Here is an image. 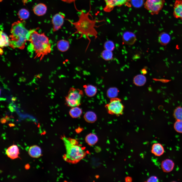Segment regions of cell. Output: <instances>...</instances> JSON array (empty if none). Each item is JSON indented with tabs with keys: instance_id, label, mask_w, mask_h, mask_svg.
<instances>
[{
	"instance_id": "30",
	"label": "cell",
	"mask_w": 182,
	"mask_h": 182,
	"mask_svg": "<svg viewBox=\"0 0 182 182\" xmlns=\"http://www.w3.org/2000/svg\"><path fill=\"white\" fill-rule=\"evenodd\" d=\"M174 128L178 132L182 133V120H177L174 124Z\"/></svg>"
},
{
	"instance_id": "40",
	"label": "cell",
	"mask_w": 182,
	"mask_h": 182,
	"mask_svg": "<svg viewBox=\"0 0 182 182\" xmlns=\"http://www.w3.org/2000/svg\"><path fill=\"white\" fill-rule=\"evenodd\" d=\"M9 126L10 127H14L15 126V124L13 123H10L8 124Z\"/></svg>"
},
{
	"instance_id": "9",
	"label": "cell",
	"mask_w": 182,
	"mask_h": 182,
	"mask_svg": "<svg viewBox=\"0 0 182 182\" xmlns=\"http://www.w3.org/2000/svg\"><path fill=\"white\" fill-rule=\"evenodd\" d=\"M124 43L128 45L134 44L136 40V37L133 33L127 31L124 33L122 37Z\"/></svg>"
},
{
	"instance_id": "13",
	"label": "cell",
	"mask_w": 182,
	"mask_h": 182,
	"mask_svg": "<svg viewBox=\"0 0 182 182\" xmlns=\"http://www.w3.org/2000/svg\"><path fill=\"white\" fill-rule=\"evenodd\" d=\"M151 152L155 156H159L162 155L164 153V148L160 143H155L152 145Z\"/></svg>"
},
{
	"instance_id": "2",
	"label": "cell",
	"mask_w": 182,
	"mask_h": 182,
	"mask_svg": "<svg viewBox=\"0 0 182 182\" xmlns=\"http://www.w3.org/2000/svg\"><path fill=\"white\" fill-rule=\"evenodd\" d=\"M90 9V10L87 12L85 13L81 10L79 16V19L77 21L72 22L69 21L76 29L75 33L80 34L81 36H85L89 41V36H94L95 38L97 37L98 32L95 27L96 26V23L98 21L96 19H92L89 18V15Z\"/></svg>"
},
{
	"instance_id": "22",
	"label": "cell",
	"mask_w": 182,
	"mask_h": 182,
	"mask_svg": "<svg viewBox=\"0 0 182 182\" xmlns=\"http://www.w3.org/2000/svg\"><path fill=\"white\" fill-rule=\"evenodd\" d=\"M105 3V6L103 10L106 12H109L116 6V0H104Z\"/></svg>"
},
{
	"instance_id": "21",
	"label": "cell",
	"mask_w": 182,
	"mask_h": 182,
	"mask_svg": "<svg viewBox=\"0 0 182 182\" xmlns=\"http://www.w3.org/2000/svg\"><path fill=\"white\" fill-rule=\"evenodd\" d=\"M82 112V109L78 106L72 107L69 113L70 116L73 118H77L80 117Z\"/></svg>"
},
{
	"instance_id": "33",
	"label": "cell",
	"mask_w": 182,
	"mask_h": 182,
	"mask_svg": "<svg viewBox=\"0 0 182 182\" xmlns=\"http://www.w3.org/2000/svg\"><path fill=\"white\" fill-rule=\"evenodd\" d=\"M157 178L155 176H152L150 177L147 180V182H157L158 181Z\"/></svg>"
},
{
	"instance_id": "34",
	"label": "cell",
	"mask_w": 182,
	"mask_h": 182,
	"mask_svg": "<svg viewBox=\"0 0 182 182\" xmlns=\"http://www.w3.org/2000/svg\"><path fill=\"white\" fill-rule=\"evenodd\" d=\"M125 180L126 182H131L132 181V179L131 177L128 176L125 178Z\"/></svg>"
},
{
	"instance_id": "1",
	"label": "cell",
	"mask_w": 182,
	"mask_h": 182,
	"mask_svg": "<svg viewBox=\"0 0 182 182\" xmlns=\"http://www.w3.org/2000/svg\"><path fill=\"white\" fill-rule=\"evenodd\" d=\"M25 22L17 21L12 25L9 35V46L14 49H24L27 41H28L30 31L25 27Z\"/></svg>"
},
{
	"instance_id": "12",
	"label": "cell",
	"mask_w": 182,
	"mask_h": 182,
	"mask_svg": "<svg viewBox=\"0 0 182 182\" xmlns=\"http://www.w3.org/2000/svg\"><path fill=\"white\" fill-rule=\"evenodd\" d=\"M6 152L8 156L12 159L19 157V149L16 145H13L9 147L6 150Z\"/></svg>"
},
{
	"instance_id": "25",
	"label": "cell",
	"mask_w": 182,
	"mask_h": 182,
	"mask_svg": "<svg viewBox=\"0 0 182 182\" xmlns=\"http://www.w3.org/2000/svg\"><path fill=\"white\" fill-rule=\"evenodd\" d=\"M29 11L24 8L20 10L17 14L18 17L21 20L27 19L29 16Z\"/></svg>"
},
{
	"instance_id": "31",
	"label": "cell",
	"mask_w": 182,
	"mask_h": 182,
	"mask_svg": "<svg viewBox=\"0 0 182 182\" xmlns=\"http://www.w3.org/2000/svg\"><path fill=\"white\" fill-rule=\"evenodd\" d=\"M130 2L134 7L139 8L142 5L144 1L143 0H131Z\"/></svg>"
},
{
	"instance_id": "35",
	"label": "cell",
	"mask_w": 182,
	"mask_h": 182,
	"mask_svg": "<svg viewBox=\"0 0 182 182\" xmlns=\"http://www.w3.org/2000/svg\"><path fill=\"white\" fill-rule=\"evenodd\" d=\"M63 2L68 3H71L75 2L77 0H61Z\"/></svg>"
},
{
	"instance_id": "10",
	"label": "cell",
	"mask_w": 182,
	"mask_h": 182,
	"mask_svg": "<svg viewBox=\"0 0 182 182\" xmlns=\"http://www.w3.org/2000/svg\"><path fill=\"white\" fill-rule=\"evenodd\" d=\"M173 15L176 18L182 20V0H176L174 4Z\"/></svg>"
},
{
	"instance_id": "6",
	"label": "cell",
	"mask_w": 182,
	"mask_h": 182,
	"mask_svg": "<svg viewBox=\"0 0 182 182\" xmlns=\"http://www.w3.org/2000/svg\"><path fill=\"white\" fill-rule=\"evenodd\" d=\"M108 112L111 115L118 116L123 113L124 106L121 100L116 97L110 99V102L105 106Z\"/></svg>"
},
{
	"instance_id": "18",
	"label": "cell",
	"mask_w": 182,
	"mask_h": 182,
	"mask_svg": "<svg viewBox=\"0 0 182 182\" xmlns=\"http://www.w3.org/2000/svg\"><path fill=\"white\" fill-rule=\"evenodd\" d=\"M1 48H3L9 46V38L2 30L0 31Z\"/></svg>"
},
{
	"instance_id": "15",
	"label": "cell",
	"mask_w": 182,
	"mask_h": 182,
	"mask_svg": "<svg viewBox=\"0 0 182 182\" xmlns=\"http://www.w3.org/2000/svg\"><path fill=\"white\" fill-rule=\"evenodd\" d=\"M47 10V7L44 4H39L34 7L33 11L34 13L38 16H42L45 14Z\"/></svg>"
},
{
	"instance_id": "19",
	"label": "cell",
	"mask_w": 182,
	"mask_h": 182,
	"mask_svg": "<svg viewBox=\"0 0 182 182\" xmlns=\"http://www.w3.org/2000/svg\"><path fill=\"white\" fill-rule=\"evenodd\" d=\"M133 83L136 85L141 86L144 85L146 83V78L143 75L139 74L133 78Z\"/></svg>"
},
{
	"instance_id": "29",
	"label": "cell",
	"mask_w": 182,
	"mask_h": 182,
	"mask_svg": "<svg viewBox=\"0 0 182 182\" xmlns=\"http://www.w3.org/2000/svg\"><path fill=\"white\" fill-rule=\"evenodd\" d=\"M104 48L105 50L112 51L115 48V45L113 42L111 40H107L106 41L104 45Z\"/></svg>"
},
{
	"instance_id": "11",
	"label": "cell",
	"mask_w": 182,
	"mask_h": 182,
	"mask_svg": "<svg viewBox=\"0 0 182 182\" xmlns=\"http://www.w3.org/2000/svg\"><path fill=\"white\" fill-rule=\"evenodd\" d=\"M174 164L171 160L167 159L162 161L161 167L163 172L168 173L171 171L173 169Z\"/></svg>"
},
{
	"instance_id": "27",
	"label": "cell",
	"mask_w": 182,
	"mask_h": 182,
	"mask_svg": "<svg viewBox=\"0 0 182 182\" xmlns=\"http://www.w3.org/2000/svg\"><path fill=\"white\" fill-rule=\"evenodd\" d=\"M159 39L161 43L162 44H165L169 42L170 37L168 34L165 33H163L160 35Z\"/></svg>"
},
{
	"instance_id": "14",
	"label": "cell",
	"mask_w": 182,
	"mask_h": 182,
	"mask_svg": "<svg viewBox=\"0 0 182 182\" xmlns=\"http://www.w3.org/2000/svg\"><path fill=\"white\" fill-rule=\"evenodd\" d=\"M29 155L33 158H37L40 157L41 154V151L40 148L36 145L31 146L28 150Z\"/></svg>"
},
{
	"instance_id": "32",
	"label": "cell",
	"mask_w": 182,
	"mask_h": 182,
	"mask_svg": "<svg viewBox=\"0 0 182 182\" xmlns=\"http://www.w3.org/2000/svg\"><path fill=\"white\" fill-rule=\"evenodd\" d=\"M116 6H121L123 5L128 4V6L129 2H130L131 0H116Z\"/></svg>"
},
{
	"instance_id": "38",
	"label": "cell",
	"mask_w": 182,
	"mask_h": 182,
	"mask_svg": "<svg viewBox=\"0 0 182 182\" xmlns=\"http://www.w3.org/2000/svg\"><path fill=\"white\" fill-rule=\"evenodd\" d=\"M30 166L29 164H26L25 167V169L26 170L29 169L30 168Z\"/></svg>"
},
{
	"instance_id": "37",
	"label": "cell",
	"mask_w": 182,
	"mask_h": 182,
	"mask_svg": "<svg viewBox=\"0 0 182 182\" xmlns=\"http://www.w3.org/2000/svg\"><path fill=\"white\" fill-rule=\"evenodd\" d=\"M8 108L10 110L11 112H13L14 111V109L12 106L11 105H9L8 106Z\"/></svg>"
},
{
	"instance_id": "39",
	"label": "cell",
	"mask_w": 182,
	"mask_h": 182,
	"mask_svg": "<svg viewBox=\"0 0 182 182\" xmlns=\"http://www.w3.org/2000/svg\"><path fill=\"white\" fill-rule=\"evenodd\" d=\"M5 118H6L7 121H8L10 120V117H9L8 115H6L5 116Z\"/></svg>"
},
{
	"instance_id": "17",
	"label": "cell",
	"mask_w": 182,
	"mask_h": 182,
	"mask_svg": "<svg viewBox=\"0 0 182 182\" xmlns=\"http://www.w3.org/2000/svg\"><path fill=\"white\" fill-rule=\"evenodd\" d=\"M83 87L86 94L88 97L94 96L97 93V89L96 87L93 85H84Z\"/></svg>"
},
{
	"instance_id": "4",
	"label": "cell",
	"mask_w": 182,
	"mask_h": 182,
	"mask_svg": "<svg viewBox=\"0 0 182 182\" xmlns=\"http://www.w3.org/2000/svg\"><path fill=\"white\" fill-rule=\"evenodd\" d=\"M65 147L66 153L63 156V159L67 162L73 164L77 163L83 158L86 152L77 144L72 143L65 137L62 138Z\"/></svg>"
},
{
	"instance_id": "42",
	"label": "cell",
	"mask_w": 182,
	"mask_h": 182,
	"mask_svg": "<svg viewBox=\"0 0 182 182\" xmlns=\"http://www.w3.org/2000/svg\"><path fill=\"white\" fill-rule=\"evenodd\" d=\"M11 100L12 101H15L16 100V98L15 97H13L11 98Z\"/></svg>"
},
{
	"instance_id": "8",
	"label": "cell",
	"mask_w": 182,
	"mask_h": 182,
	"mask_svg": "<svg viewBox=\"0 0 182 182\" xmlns=\"http://www.w3.org/2000/svg\"><path fill=\"white\" fill-rule=\"evenodd\" d=\"M65 17V15L60 12L56 14L53 16L52 23L54 32L57 31L61 28L64 22Z\"/></svg>"
},
{
	"instance_id": "20",
	"label": "cell",
	"mask_w": 182,
	"mask_h": 182,
	"mask_svg": "<svg viewBox=\"0 0 182 182\" xmlns=\"http://www.w3.org/2000/svg\"><path fill=\"white\" fill-rule=\"evenodd\" d=\"M84 118L85 121L89 123H93L97 120V116L96 114L92 111H88L84 115Z\"/></svg>"
},
{
	"instance_id": "23",
	"label": "cell",
	"mask_w": 182,
	"mask_h": 182,
	"mask_svg": "<svg viewBox=\"0 0 182 182\" xmlns=\"http://www.w3.org/2000/svg\"><path fill=\"white\" fill-rule=\"evenodd\" d=\"M98 138L95 134L90 133L86 136L85 140L89 145L92 146L96 144L98 141Z\"/></svg>"
},
{
	"instance_id": "3",
	"label": "cell",
	"mask_w": 182,
	"mask_h": 182,
	"mask_svg": "<svg viewBox=\"0 0 182 182\" xmlns=\"http://www.w3.org/2000/svg\"><path fill=\"white\" fill-rule=\"evenodd\" d=\"M30 31L28 41L30 42L35 52L34 58H39L41 60L44 56L51 52V46L49 38L44 33H40L33 30Z\"/></svg>"
},
{
	"instance_id": "36",
	"label": "cell",
	"mask_w": 182,
	"mask_h": 182,
	"mask_svg": "<svg viewBox=\"0 0 182 182\" xmlns=\"http://www.w3.org/2000/svg\"><path fill=\"white\" fill-rule=\"evenodd\" d=\"M1 122L2 124H4L6 123L7 121V120L5 118L3 117L1 119Z\"/></svg>"
},
{
	"instance_id": "5",
	"label": "cell",
	"mask_w": 182,
	"mask_h": 182,
	"mask_svg": "<svg viewBox=\"0 0 182 182\" xmlns=\"http://www.w3.org/2000/svg\"><path fill=\"white\" fill-rule=\"evenodd\" d=\"M83 96L82 90L74 87L71 88L65 97L66 105L71 107L79 106L81 104Z\"/></svg>"
},
{
	"instance_id": "16",
	"label": "cell",
	"mask_w": 182,
	"mask_h": 182,
	"mask_svg": "<svg viewBox=\"0 0 182 182\" xmlns=\"http://www.w3.org/2000/svg\"><path fill=\"white\" fill-rule=\"evenodd\" d=\"M57 47L60 51L64 52L68 50L70 47L69 42L66 40L61 39L58 41L57 43Z\"/></svg>"
},
{
	"instance_id": "26",
	"label": "cell",
	"mask_w": 182,
	"mask_h": 182,
	"mask_svg": "<svg viewBox=\"0 0 182 182\" xmlns=\"http://www.w3.org/2000/svg\"><path fill=\"white\" fill-rule=\"evenodd\" d=\"M101 56L105 60L109 61L112 59L113 54L111 51L105 49L102 52Z\"/></svg>"
},
{
	"instance_id": "7",
	"label": "cell",
	"mask_w": 182,
	"mask_h": 182,
	"mask_svg": "<svg viewBox=\"0 0 182 182\" xmlns=\"http://www.w3.org/2000/svg\"><path fill=\"white\" fill-rule=\"evenodd\" d=\"M165 2V0H146L144 7L151 14H157L162 9Z\"/></svg>"
},
{
	"instance_id": "28",
	"label": "cell",
	"mask_w": 182,
	"mask_h": 182,
	"mask_svg": "<svg viewBox=\"0 0 182 182\" xmlns=\"http://www.w3.org/2000/svg\"><path fill=\"white\" fill-rule=\"evenodd\" d=\"M173 115L176 120H182V107H176L174 111Z\"/></svg>"
},
{
	"instance_id": "41",
	"label": "cell",
	"mask_w": 182,
	"mask_h": 182,
	"mask_svg": "<svg viewBox=\"0 0 182 182\" xmlns=\"http://www.w3.org/2000/svg\"><path fill=\"white\" fill-rule=\"evenodd\" d=\"M0 49V54L1 55H2L3 54L4 52L2 48H1Z\"/></svg>"
},
{
	"instance_id": "43",
	"label": "cell",
	"mask_w": 182,
	"mask_h": 182,
	"mask_svg": "<svg viewBox=\"0 0 182 182\" xmlns=\"http://www.w3.org/2000/svg\"><path fill=\"white\" fill-rule=\"evenodd\" d=\"M142 72L143 74H145L146 73V70L145 69H143L142 70Z\"/></svg>"
},
{
	"instance_id": "24",
	"label": "cell",
	"mask_w": 182,
	"mask_h": 182,
	"mask_svg": "<svg viewBox=\"0 0 182 182\" xmlns=\"http://www.w3.org/2000/svg\"><path fill=\"white\" fill-rule=\"evenodd\" d=\"M119 92L118 89L116 87L110 88L107 91V96L110 99L117 97Z\"/></svg>"
},
{
	"instance_id": "44",
	"label": "cell",
	"mask_w": 182,
	"mask_h": 182,
	"mask_svg": "<svg viewBox=\"0 0 182 182\" xmlns=\"http://www.w3.org/2000/svg\"><path fill=\"white\" fill-rule=\"evenodd\" d=\"M1 100H6V99L4 98H1L0 99Z\"/></svg>"
}]
</instances>
